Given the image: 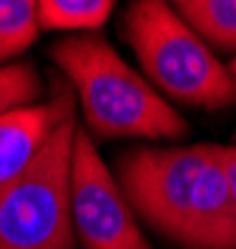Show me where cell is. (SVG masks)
<instances>
[{"label":"cell","mask_w":236,"mask_h":249,"mask_svg":"<svg viewBox=\"0 0 236 249\" xmlns=\"http://www.w3.org/2000/svg\"><path fill=\"white\" fill-rule=\"evenodd\" d=\"M45 82L33 62H10L0 68V115L15 107H28L42 102Z\"/></svg>","instance_id":"10"},{"label":"cell","mask_w":236,"mask_h":249,"mask_svg":"<svg viewBox=\"0 0 236 249\" xmlns=\"http://www.w3.org/2000/svg\"><path fill=\"white\" fill-rule=\"evenodd\" d=\"M115 10L112 0H40L37 30L52 33H100Z\"/></svg>","instance_id":"8"},{"label":"cell","mask_w":236,"mask_h":249,"mask_svg":"<svg viewBox=\"0 0 236 249\" xmlns=\"http://www.w3.org/2000/svg\"><path fill=\"white\" fill-rule=\"evenodd\" d=\"M77 115L67 117L28 167L0 184V249H77L70 164Z\"/></svg>","instance_id":"4"},{"label":"cell","mask_w":236,"mask_h":249,"mask_svg":"<svg viewBox=\"0 0 236 249\" xmlns=\"http://www.w3.org/2000/svg\"><path fill=\"white\" fill-rule=\"evenodd\" d=\"M171 8L211 50L236 55V0H179Z\"/></svg>","instance_id":"7"},{"label":"cell","mask_w":236,"mask_h":249,"mask_svg":"<svg viewBox=\"0 0 236 249\" xmlns=\"http://www.w3.org/2000/svg\"><path fill=\"white\" fill-rule=\"evenodd\" d=\"M119 35L132 48L144 80L167 102L209 112L236 105V77L171 3H130L122 13Z\"/></svg>","instance_id":"3"},{"label":"cell","mask_w":236,"mask_h":249,"mask_svg":"<svg viewBox=\"0 0 236 249\" xmlns=\"http://www.w3.org/2000/svg\"><path fill=\"white\" fill-rule=\"evenodd\" d=\"M112 162L127 204L149 232L174 249H236L224 144H135Z\"/></svg>","instance_id":"1"},{"label":"cell","mask_w":236,"mask_h":249,"mask_svg":"<svg viewBox=\"0 0 236 249\" xmlns=\"http://www.w3.org/2000/svg\"><path fill=\"white\" fill-rule=\"evenodd\" d=\"M37 3L0 0V62L20 57L37 37Z\"/></svg>","instance_id":"9"},{"label":"cell","mask_w":236,"mask_h":249,"mask_svg":"<svg viewBox=\"0 0 236 249\" xmlns=\"http://www.w3.org/2000/svg\"><path fill=\"white\" fill-rule=\"evenodd\" d=\"M50 97L0 115V184L20 175L67 117L77 115V97L67 80L52 75Z\"/></svg>","instance_id":"6"},{"label":"cell","mask_w":236,"mask_h":249,"mask_svg":"<svg viewBox=\"0 0 236 249\" xmlns=\"http://www.w3.org/2000/svg\"><path fill=\"white\" fill-rule=\"evenodd\" d=\"M50 57L75 90L82 127L95 144L122 137L182 140L189 135V122L100 33L55 40Z\"/></svg>","instance_id":"2"},{"label":"cell","mask_w":236,"mask_h":249,"mask_svg":"<svg viewBox=\"0 0 236 249\" xmlns=\"http://www.w3.org/2000/svg\"><path fill=\"white\" fill-rule=\"evenodd\" d=\"M70 214L82 249H152L112 170L80 124L70 164Z\"/></svg>","instance_id":"5"},{"label":"cell","mask_w":236,"mask_h":249,"mask_svg":"<svg viewBox=\"0 0 236 249\" xmlns=\"http://www.w3.org/2000/svg\"><path fill=\"white\" fill-rule=\"evenodd\" d=\"M229 70H231V75H234V77H236V57H234V60H231V65H229Z\"/></svg>","instance_id":"12"},{"label":"cell","mask_w":236,"mask_h":249,"mask_svg":"<svg viewBox=\"0 0 236 249\" xmlns=\"http://www.w3.org/2000/svg\"><path fill=\"white\" fill-rule=\"evenodd\" d=\"M224 172L229 182V195H231V210L236 222V140L231 144H224Z\"/></svg>","instance_id":"11"}]
</instances>
